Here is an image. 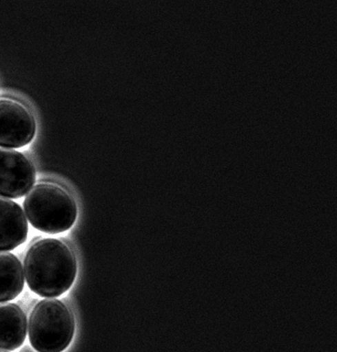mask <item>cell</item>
Here are the masks:
<instances>
[{"instance_id":"cell-1","label":"cell","mask_w":337,"mask_h":352,"mask_svg":"<svg viewBox=\"0 0 337 352\" xmlns=\"http://www.w3.org/2000/svg\"><path fill=\"white\" fill-rule=\"evenodd\" d=\"M23 268L32 292L45 298H57L71 288L78 267L68 245L56 239H43L30 245Z\"/></svg>"},{"instance_id":"cell-2","label":"cell","mask_w":337,"mask_h":352,"mask_svg":"<svg viewBox=\"0 0 337 352\" xmlns=\"http://www.w3.org/2000/svg\"><path fill=\"white\" fill-rule=\"evenodd\" d=\"M23 208L32 227L51 234L70 230L78 214L77 204L70 193L53 184L34 186Z\"/></svg>"},{"instance_id":"cell-3","label":"cell","mask_w":337,"mask_h":352,"mask_svg":"<svg viewBox=\"0 0 337 352\" xmlns=\"http://www.w3.org/2000/svg\"><path fill=\"white\" fill-rule=\"evenodd\" d=\"M75 333L73 313L60 300L45 299L34 306L28 321V336L34 351L62 352Z\"/></svg>"},{"instance_id":"cell-4","label":"cell","mask_w":337,"mask_h":352,"mask_svg":"<svg viewBox=\"0 0 337 352\" xmlns=\"http://www.w3.org/2000/svg\"><path fill=\"white\" fill-rule=\"evenodd\" d=\"M36 182L34 165L21 152L0 148V197L21 199Z\"/></svg>"},{"instance_id":"cell-5","label":"cell","mask_w":337,"mask_h":352,"mask_svg":"<svg viewBox=\"0 0 337 352\" xmlns=\"http://www.w3.org/2000/svg\"><path fill=\"white\" fill-rule=\"evenodd\" d=\"M36 134L34 116L17 102L0 100V147L21 148Z\"/></svg>"},{"instance_id":"cell-6","label":"cell","mask_w":337,"mask_h":352,"mask_svg":"<svg viewBox=\"0 0 337 352\" xmlns=\"http://www.w3.org/2000/svg\"><path fill=\"white\" fill-rule=\"evenodd\" d=\"M28 226L23 208L0 197V252L12 251L27 241Z\"/></svg>"},{"instance_id":"cell-7","label":"cell","mask_w":337,"mask_h":352,"mask_svg":"<svg viewBox=\"0 0 337 352\" xmlns=\"http://www.w3.org/2000/svg\"><path fill=\"white\" fill-rule=\"evenodd\" d=\"M28 321L25 312L17 304L0 305V349H19L27 338Z\"/></svg>"},{"instance_id":"cell-8","label":"cell","mask_w":337,"mask_h":352,"mask_svg":"<svg viewBox=\"0 0 337 352\" xmlns=\"http://www.w3.org/2000/svg\"><path fill=\"white\" fill-rule=\"evenodd\" d=\"M25 286L23 265L12 254L0 252V303L17 298Z\"/></svg>"},{"instance_id":"cell-9","label":"cell","mask_w":337,"mask_h":352,"mask_svg":"<svg viewBox=\"0 0 337 352\" xmlns=\"http://www.w3.org/2000/svg\"><path fill=\"white\" fill-rule=\"evenodd\" d=\"M0 352H8V351H0Z\"/></svg>"}]
</instances>
